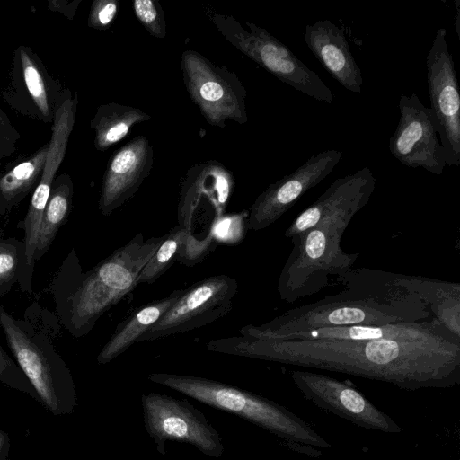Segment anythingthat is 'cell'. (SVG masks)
Returning <instances> with one entry per match:
<instances>
[{
  "label": "cell",
  "mask_w": 460,
  "mask_h": 460,
  "mask_svg": "<svg viewBox=\"0 0 460 460\" xmlns=\"http://www.w3.org/2000/svg\"><path fill=\"white\" fill-rule=\"evenodd\" d=\"M132 7L137 19L151 36L158 39L165 38L164 13L158 1L134 0Z\"/></svg>",
  "instance_id": "obj_26"
},
{
  "label": "cell",
  "mask_w": 460,
  "mask_h": 460,
  "mask_svg": "<svg viewBox=\"0 0 460 460\" xmlns=\"http://www.w3.org/2000/svg\"><path fill=\"white\" fill-rule=\"evenodd\" d=\"M118 13L116 0H95L92 3L88 25L96 30H106Z\"/></svg>",
  "instance_id": "obj_29"
},
{
  "label": "cell",
  "mask_w": 460,
  "mask_h": 460,
  "mask_svg": "<svg viewBox=\"0 0 460 460\" xmlns=\"http://www.w3.org/2000/svg\"><path fill=\"white\" fill-rule=\"evenodd\" d=\"M181 68L190 98L209 125L225 129L227 120L248 121L247 92L234 73L193 49L181 54Z\"/></svg>",
  "instance_id": "obj_8"
},
{
  "label": "cell",
  "mask_w": 460,
  "mask_h": 460,
  "mask_svg": "<svg viewBox=\"0 0 460 460\" xmlns=\"http://www.w3.org/2000/svg\"><path fill=\"white\" fill-rule=\"evenodd\" d=\"M209 351L315 368L384 382L406 391L460 384V337L361 341H273L248 336L214 339Z\"/></svg>",
  "instance_id": "obj_1"
},
{
  "label": "cell",
  "mask_w": 460,
  "mask_h": 460,
  "mask_svg": "<svg viewBox=\"0 0 460 460\" xmlns=\"http://www.w3.org/2000/svg\"><path fill=\"white\" fill-rule=\"evenodd\" d=\"M0 326L16 363L36 391L39 402L54 416L74 412L77 394L72 373L50 338L30 322L13 318L1 303Z\"/></svg>",
  "instance_id": "obj_5"
},
{
  "label": "cell",
  "mask_w": 460,
  "mask_h": 460,
  "mask_svg": "<svg viewBox=\"0 0 460 460\" xmlns=\"http://www.w3.org/2000/svg\"><path fill=\"white\" fill-rule=\"evenodd\" d=\"M392 286L416 295L445 328L460 337V284L381 270Z\"/></svg>",
  "instance_id": "obj_19"
},
{
  "label": "cell",
  "mask_w": 460,
  "mask_h": 460,
  "mask_svg": "<svg viewBox=\"0 0 460 460\" xmlns=\"http://www.w3.org/2000/svg\"><path fill=\"white\" fill-rule=\"evenodd\" d=\"M11 443L9 434L0 429V460H8Z\"/></svg>",
  "instance_id": "obj_31"
},
{
  "label": "cell",
  "mask_w": 460,
  "mask_h": 460,
  "mask_svg": "<svg viewBox=\"0 0 460 460\" xmlns=\"http://www.w3.org/2000/svg\"><path fill=\"white\" fill-rule=\"evenodd\" d=\"M19 242H0V293L6 288L7 285L14 280L19 271L20 265H22L24 246H19Z\"/></svg>",
  "instance_id": "obj_28"
},
{
  "label": "cell",
  "mask_w": 460,
  "mask_h": 460,
  "mask_svg": "<svg viewBox=\"0 0 460 460\" xmlns=\"http://www.w3.org/2000/svg\"><path fill=\"white\" fill-rule=\"evenodd\" d=\"M141 405L144 427L160 455H165L167 441H176L191 445L205 456H222L225 447L219 432L187 399L152 392L142 394Z\"/></svg>",
  "instance_id": "obj_9"
},
{
  "label": "cell",
  "mask_w": 460,
  "mask_h": 460,
  "mask_svg": "<svg viewBox=\"0 0 460 460\" xmlns=\"http://www.w3.org/2000/svg\"><path fill=\"white\" fill-rule=\"evenodd\" d=\"M148 379L203 404L234 414L273 434L292 451L317 458L323 454L316 447H332L308 422L290 410L250 391L188 375L153 373Z\"/></svg>",
  "instance_id": "obj_3"
},
{
  "label": "cell",
  "mask_w": 460,
  "mask_h": 460,
  "mask_svg": "<svg viewBox=\"0 0 460 460\" xmlns=\"http://www.w3.org/2000/svg\"><path fill=\"white\" fill-rule=\"evenodd\" d=\"M162 240L163 236L145 240L137 234L86 273L75 258L64 318L72 335L87 334L104 313L135 289Z\"/></svg>",
  "instance_id": "obj_4"
},
{
  "label": "cell",
  "mask_w": 460,
  "mask_h": 460,
  "mask_svg": "<svg viewBox=\"0 0 460 460\" xmlns=\"http://www.w3.org/2000/svg\"><path fill=\"white\" fill-rule=\"evenodd\" d=\"M184 289L154 300L134 311L120 322L97 356V362L105 365L129 349L178 300Z\"/></svg>",
  "instance_id": "obj_20"
},
{
  "label": "cell",
  "mask_w": 460,
  "mask_h": 460,
  "mask_svg": "<svg viewBox=\"0 0 460 460\" xmlns=\"http://www.w3.org/2000/svg\"><path fill=\"white\" fill-rule=\"evenodd\" d=\"M0 382L4 385L22 393L39 402L33 386L15 360L0 345Z\"/></svg>",
  "instance_id": "obj_27"
},
{
  "label": "cell",
  "mask_w": 460,
  "mask_h": 460,
  "mask_svg": "<svg viewBox=\"0 0 460 460\" xmlns=\"http://www.w3.org/2000/svg\"><path fill=\"white\" fill-rule=\"evenodd\" d=\"M154 164V150L146 136H137L110 159L101 189L98 208L111 215L132 198Z\"/></svg>",
  "instance_id": "obj_17"
},
{
  "label": "cell",
  "mask_w": 460,
  "mask_h": 460,
  "mask_svg": "<svg viewBox=\"0 0 460 460\" xmlns=\"http://www.w3.org/2000/svg\"><path fill=\"white\" fill-rule=\"evenodd\" d=\"M190 233L177 226L163 235V240L155 253L143 268L138 284H151L159 279L176 261L188 241Z\"/></svg>",
  "instance_id": "obj_24"
},
{
  "label": "cell",
  "mask_w": 460,
  "mask_h": 460,
  "mask_svg": "<svg viewBox=\"0 0 460 460\" xmlns=\"http://www.w3.org/2000/svg\"><path fill=\"white\" fill-rule=\"evenodd\" d=\"M341 157L342 153L339 150L320 152L290 174L269 185L249 208L247 228L258 231L275 223L307 190L325 179Z\"/></svg>",
  "instance_id": "obj_15"
},
{
  "label": "cell",
  "mask_w": 460,
  "mask_h": 460,
  "mask_svg": "<svg viewBox=\"0 0 460 460\" xmlns=\"http://www.w3.org/2000/svg\"><path fill=\"white\" fill-rule=\"evenodd\" d=\"M431 110L448 166L460 164V93L447 31L438 29L426 60Z\"/></svg>",
  "instance_id": "obj_11"
},
{
  "label": "cell",
  "mask_w": 460,
  "mask_h": 460,
  "mask_svg": "<svg viewBox=\"0 0 460 460\" xmlns=\"http://www.w3.org/2000/svg\"><path fill=\"white\" fill-rule=\"evenodd\" d=\"M48 149L49 144L0 178V214L18 205L35 185L37 187Z\"/></svg>",
  "instance_id": "obj_23"
},
{
  "label": "cell",
  "mask_w": 460,
  "mask_h": 460,
  "mask_svg": "<svg viewBox=\"0 0 460 460\" xmlns=\"http://www.w3.org/2000/svg\"><path fill=\"white\" fill-rule=\"evenodd\" d=\"M20 135L0 108V163L16 151Z\"/></svg>",
  "instance_id": "obj_30"
},
{
  "label": "cell",
  "mask_w": 460,
  "mask_h": 460,
  "mask_svg": "<svg viewBox=\"0 0 460 460\" xmlns=\"http://www.w3.org/2000/svg\"><path fill=\"white\" fill-rule=\"evenodd\" d=\"M77 102V93L72 95L69 90L64 91L55 102L52 133L46 161L23 222L25 234L22 270L26 275H31L34 265V253L43 212L55 175L65 158L68 139L75 124Z\"/></svg>",
  "instance_id": "obj_14"
},
{
  "label": "cell",
  "mask_w": 460,
  "mask_h": 460,
  "mask_svg": "<svg viewBox=\"0 0 460 460\" xmlns=\"http://www.w3.org/2000/svg\"><path fill=\"white\" fill-rule=\"evenodd\" d=\"M376 177L368 167L336 179L314 203L302 211L286 229L289 239L319 224H347L369 201Z\"/></svg>",
  "instance_id": "obj_16"
},
{
  "label": "cell",
  "mask_w": 460,
  "mask_h": 460,
  "mask_svg": "<svg viewBox=\"0 0 460 460\" xmlns=\"http://www.w3.org/2000/svg\"><path fill=\"white\" fill-rule=\"evenodd\" d=\"M349 225L319 224L291 238L292 249L278 279L280 299L288 303L310 296L330 286V277L352 269L358 253L341 246Z\"/></svg>",
  "instance_id": "obj_6"
},
{
  "label": "cell",
  "mask_w": 460,
  "mask_h": 460,
  "mask_svg": "<svg viewBox=\"0 0 460 460\" xmlns=\"http://www.w3.org/2000/svg\"><path fill=\"white\" fill-rule=\"evenodd\" d=\"M217 30L239 51L281 82L321 102L332 103L333 93L320 76L277 38L251 22L243 27L234 17L213 13Z\"/></svg>",
  "instance_id": "obj_7"
},
{
  "label": "cell",
  "mask_w": 460,
  "mask_h": 460,
  "mask_svg": "<svg viewBox=\"0 0 460 460\" xmlns=\"http://www.w3.org/2000/svg\"><path fill=\"white\" fill-rule=\"evenodd\" d=\"M151 119L141 109L116 102L101 104L91 120L94 131V146L103 152L124 138L135 124Z\"/></svg>",
  "instance_id": "obj_21"
},
{
  "label": "cell",
  "mask_w": 460,
  "mask_h": 460,
  "mask_svg": "<svg viewBox=\"0 0 460 460\" xmlns=\"http://www.w3.org/2000/svg\"><path fill=\"white\" fill-rule=\"evenodd\" d=\"M290 376L303 397L320 409L364 429L385 433L402 431L388 414L343 381L305 370H293Z\"/></svg>",
  "instance_id": "obj_12"
},
{
  "label": "cell",
  "mask_w": 460,
  "mask_h": 460,
  "mask_svg": "<svg viewBox=\"0 0 460 460\" xmlns=\"http://www.w3.org/2000/svg\"><path fill=\"white\" fill-rule=\"evenodd\" d=\"M73 182L66 173L54 179L45 207L34 253V262L49 250L60 226L65 223L72 204Z\"/></svg>",
  "instance_id": "obj_22"
},
{
  "label": "cell",
  "mask_w": 460,
  "mask_h": 460,
  "mask_svg": "<svg viewBox=\"0 0 460 460\" xmlns=\"http://www.w3.org/2000/svg\"><path fill=\"white\" fill-rule=\"evenodd\" d=\"M399 109L400 119L389 139L391 154L408 167L440 175L447 163L433 111L424 106L415 93L401 94Z\"/></svg>",
  "instance_id": "obj_13"
},
{
  "label": "cell",
  "mask_w": 460,
  "mask_h": 460,
  "mask_svg": "<svg viewBox=\"0 0 460 460\" xmlns=\"http://www.w3.org/2000/svg\"><path fill=\"white\" fill-rule=\"evenodd\" d=\"M340 293L292 308L260 325L240 329L243 336L262 340L308 330L351 325H385L429 320V307L414 294L389 284L380 270L350 269L336 278Z\"/></svg>",
  "instance_id": "obj_2"
},
{
  "label": "cell",
  "mask_w": 460,
  "mask_h": 460,
  "mask_svg": "<svg viewBox=\"0 0 460 460\" xmlns=\"http://www.w3.org/2000/svg\"><path fill=\"white\" fill-rule=\"evenodd\" d=\"M304 40L322 66L342 87L355 93H361V70L338 26L328 20L307 24Z\"/></svg>",
  "instance_id": "obj_18"
},
{
  "label": "cell",
  "mask_w": 460,
  "mask_h": 460,
  "mask_svg": "<svg viewBox=\"0 0 460 460\" xmlns=\"http://www.w3.org/2000/svg\"><path fill=\"white\" fill-rule=\"evenodd\" d=\"M237 282L228 275L205 278L187 288L137 341H151L200 328L228 314Z\"/></svg>",
  "instance_id": "obj_10"
},
{
  "label": "cell",
  "mask_w": 460,
  "mask_h": 460,
  "mask_svg": "<svg viewBox=\"0 0 460 460\" xmlns=\"http://www.w3.org/2000/svg\"><path fill=\"white\" fill-rule=\"evenodd\" d=\"M23 83L27 92L42 119L53 122L54 106L50 103L43 75L32 55L25 47L17 49Z\"/></svg>",
  "instance_id": "obj_25"
}]
</instances>
